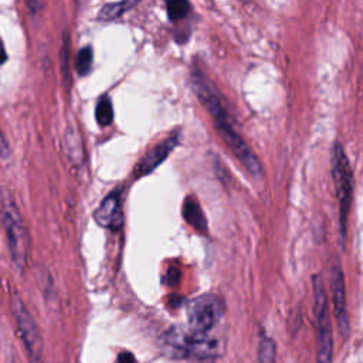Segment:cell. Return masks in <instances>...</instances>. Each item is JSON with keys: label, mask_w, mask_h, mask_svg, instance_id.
Returning a JSON list of instances; mask_svg holds the SVG:
<instances>
[{"label": "cell", "mask_w": 363, "mask_h": 363, "mask_svg": "<svg viewBox=\"0 0 363 363\" xmlns=\"http://www.w3.org/2000/svg\"><path fill=\"white\" fill-rule=\"evenodd\" d=\"M95 119L99 126L111 125V122L113 119V109H112V102L108 95H104L98 99V104L95 106Z\"/></svg>", "instance_id": "obj_13"}, {"label": "cell", "mask_w": 363, "mask_h": 363, "mask_svg": "<svg viewBox=\"0 0 363 363\" xmlns=\"http://www.w3.org/2000/svg\"><path fill=\"white\" fill-rule=\"evenodd\" d=\"M191 86L197 98L201 101L203 106L208 111L210 116L213 118L214 128L217 129L223 142L227 145L231 153L240 160V163L251 176L259 177L262 173L261 163L257 159L255 153L251 150V147L247 145V142L242 139V136L234 128L231 118L223 104V99L218 95L214 85L210 84L208 79L200 72H193Z\"/></svg>", "instance_id": "obj_1"}, {"label": "cell", "mask_w": 363, "mask_h": 363, "mask_svg": "<svg viewBox=\"0 0 363 363\" xmlns=\"http://www.w3.org/2000/svg\"><path fill=\"white\" fill-rule=\"evenodd\" d=\"M136 4H138V1H135V0H123V1H115V3H105L99 9V11H98V18L104 20V21L118 18L119 16H122L129 9L135 7Z\"/></svg>", "instance_id": "obj_12"}, {"label": "cell", "mask_w": 363, "mask_h": 363, "mask_svg": "<svg viewBox=\"0 0 363 363\" xmlns=\"http://www.w3.org/2000/svg\"><path fill=\"white\" fill-rule=\"evenodd\" d=\"M176 143H177V136L172 135L164 140L156 143L153 147H150L139 160V163L135 166V176L140 177L153 172L167 157V155L173 150Z\"/></svg>", "instance_id": "obj_9"}, {"label": "cell", "mask_w": 363, "mask_h": 363, "mask_svg": "<svg viewBox=\"0 0 363 363\" xmlns=\"http://www.w3.org/2000/svg\"><path fill=\"white\" fill-rule=\"evenodd\" d=\"M183 217L184 220L191 225L194 227L196 230L199 231H206L207 228V221H206V217L199 206V203L191 197V199H187L183 204Z\"/></svg>", "instance_id": "obj_11"}, {"label": "cell", "mask_w": 363, "mask_h": 363, "mask_svg": "<svg viewBox=\"0 0 363 363\" xmlns=\"http://www.w3.org/2000/svg\"><path fill=\"white\" fill-rule=\"evenodd\" d=\"M224 315V302L213 294H206L194 298L187 305L189 328L208 333L220 318Z\"/></svg>", "instance_id": "obj_6"}, {"label": "cell", "mask_w": 363, "mask_h": 363, "mask_svg": "<svg viewBox=\"0 0 363 363\" xmlns=\"http://www.w3.org/2000/svg\"><path fill=\"white\" fill-rule=\"evenodd\" d=\"M61 75H62V81L65 84V86L69 88V69H68V57H69V47L67 43V35H64L62 40V45H61Z\"/></svg>", "instance_id": "obj_18"}, {"label": "cell", "mask_w": 363, "mask_h": 363, "mask_svg": "<svg viewBox=\"0 0 363 363\" xmlns=\"http://www.w3.org/2000/svg\"><path fill=\"white\" fill-rule=\"evenodd\" d=\"M163 352L173 359H206L217 354L218 340L191 328L173 326L160 339Z\"/></svg>", "instance_id": "obj_2"}, {"label": "cell", "mask_w": 363, "mask_h": 363, "mask_svg": "<svg viewBox=\"0 0 363 363\" xmlns=\"http://www.w3.org/2000/svg\"><path fill=\"white\" fill-rule=\"evenodd\" d=\"M11 311L16 318V323L21 336V340L26 346V350L30 356V360L37 363L43 357V337L38 330V326L30 312L27 311L26 305L21 299L14 295L11 299Z\"/></svg>", "instance_id": "obj_7"}, {"label": "cell", "mask_w": 363, "mask_h": 363, "mask_svg": "<svg viewBox=\"0 0 363 363\" xmlns=\"http://www.w3.org/2000/svg\"><path fill=\"white\" fill-rule=\"evenodd\" d=\"M119 363H133V356L129 352H125L119 356Z\"/></svg>", "instance_id": "obj_19"}, {"label": "cell", "mask_w": 363, "mask_h": 363, "mask_svg": "<svg viewBox=\"0 0 363 363\" xmlns=\"http://www.w3.org/2000/svg\"><path fill=\"white\" fill-rule=\"evenodd\" d=\"M330 289H332V302H333L337 330L343 339H347L350 333V323H349L347 308H346L345 277L337 262H333L330 268Z\"/></svg>", "instance_id": "obj_8"}, {"label": "cell", "mask_w": 363, "mask_h": 363, "mask_svg": "<svg viewBox=\"0 0 363 363\" xmlns=\"http://www.w3.org/2000/svg\"><path fill=\"white\" fill-rule=\"evenodd\" d=\"M332 177L335 184L336 197L339 200V213H340V231L345 235L347 214L352 201V170L349 160L343 152V147L339 142L333 143L332 147Z\"/></svg>", "instance_id": "obj_5"}, {"label": "cell", "mask_w": 363, "mask_h": 363, "mask_svg": "<svg viewBox=\"0 0 363 363\" xmlns=\"http://www.w3.org/2000/svg\"><path fill=\"white\" fill-rule=\"evenodd\" d=\"M65 142H67V153L69 156L71 160L74 162H81L82 159V145H81V139L78 136V133L68 128L67 129V135H65Z\"/></svg>", "instance_id": "obj_14"}, {"label": "cell", "mask_w": 363, "mask_h": 363, "mask_svg": "<svg viewBox=\"0 0 363 363\" xmlns=\"http://www.w3.org/2000/svg\"><path fill=\"white\" fill-rule=\"evenodd\" d=\"M91 67H92V48L91 45H85L77 54L75 68L79 75L85 77L91 72Z\"/></svg>", "instance_id": "obj_16"}, {"label": "cell", "mask_w": 363, "mask_h": 363, "mask_svg": "<svg viewBox=\"0 0 363 363\" xmlns=\"http://www.w3.org/2000/svg\"><path fill=\"white\" fill-rule=\"evenodd\" d=\"M258 363H275V343L267 335L259 336Z\"/></svg>", "instance_id": "obj_15"}, {"label": "cell", "mask_w": 363, "mask_h": 363, "mask_svg": "<svg viewBox=\"0 0 363 363\" xmlns=\"http://www.w3.org/2000/svg\"><path fill=\"white\" fill-rule=\"evenodd\" d=\"M167 16L172 21H177L184 18L190 11V3L184 0H172L166 3Z\"/></svg>", "instance_id": "obj_17"}, {"label": "cell", "mask_w": 363, "mask_h": 363, "mask_svg": "<svg viewBox=\"0 0 363 363\" xmlns=\"http://www.w3.org/2000/svg\"><path fill=\"white\" fill-rule=\"evenodd\" d=\"M313 286V311L316 318L318 329V363H332L333 354V337H332V323L329 315V305L326 291L320 275L312 278Z\"/></svg>", "instance_id": "obj_4"}, {"label": "cell", "mask_w": 363, "mask_h": 363, "mask_svg": "<svg viewBox=\"0 0 363 363\" xmlns=\"http://www.w3.org/2000/svg\"><path fill=\"white\" fill-rule=\"evenodd\" d=\"M3 227L11 261L18 269H24L30 254V237L17 206L3 199Z\"/></svg>", "instance_id": "obj_3"}, {"label": "cell", "mask_w": 363, "mask_h": 363, "mask_svg": "<svg viewBox=\"0 0 363 363\" xmlns=\"http://www.w3.org/2000/svg\"><path fill=\"white\" fill-rule=\"evenodd\" d=\"M119 204H121L119 193L112 191L111 194H108L94 213V218L96 224L105 228L112 227L116 218L119 217Z\"/></svg>", "instance_id": "obj_10"}]
</instances>
